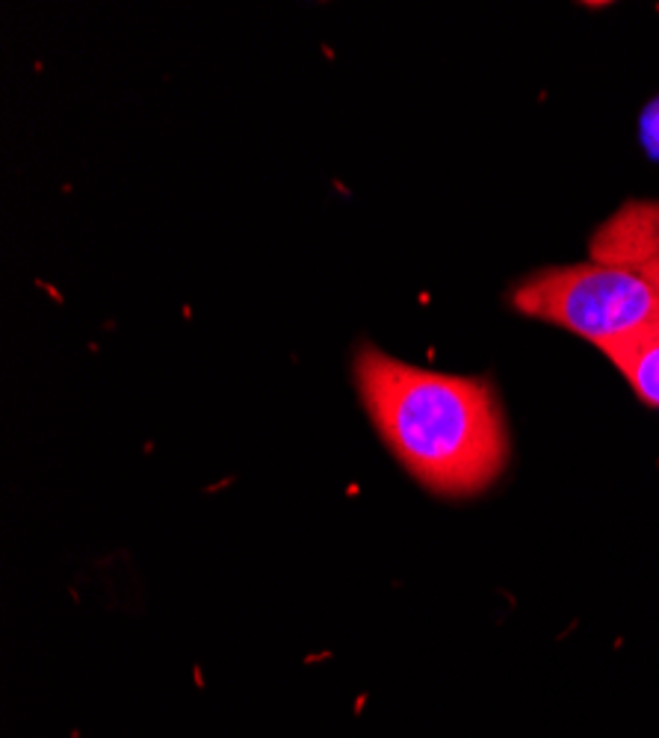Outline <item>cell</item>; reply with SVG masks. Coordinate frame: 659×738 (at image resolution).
<instances>
[{
  "label": "cell",
  "mask_w": 659,
  "mask_h": 738,
  "mask_svg": "<svg viewBox=\"0 0 659 738\" xmlns=\"http://www.w3.org/2000/svg\"><path fill=\"white\" fill-rule=\"evenodd\" d=\"M352 369L376 432L423 488L473 497L500 479L512 443L485 378L423 369L376 346H361Z\"/></svg>",
  "instance_id": "obj_1"
},
{
  "label": "cell",
  "mask_w": 659,
  "mask_h": 738,
  "mask_svg": "<svg viewBox=\"0 0 659 738\" xmlns=\"http://www.w3.org/2000/svg\"><path fill=\"white\" fill-rule=\"evenodd\" d=\"M603 355L627 378L635 399L647 407H659V328L633 337L627 343L609 346Z\"/></svg>",
  "instance_id": "obj_3"
},
{
  "label": "cell",
  "mask_w": 659,
  "mask_h": 738,
  "mask_svg": "<svg viewBox=\"0 0 659 738\" xmlns=\"http://www.w3.org/2000/svg\"><path fill=\"white\" fill-rule=\"evenodd\" d=\"M364 700H367V697H358V703H355V714H361V709H364Z\"/></svg>",
  "instance_id": "obj_5"
},
{
  "label": "cell",
  "mask_w": 659,
  "mask_h": 738,
  "mask_svg": "<svg viewBox=\"0 0 659 738\" xmlns=\"http://www.w3.org/2000/svg\"><path fill=\"white\" fill-rule=\"evenodd\" d=\"M514 311L606 351L659 328V251L532 272L512 290Z\"/></svg>",
  "instance_id": "obj_2"
},
{
  "label": "cell",
  "mask_w": 659,
  "mask_h": 738,
  "mask_svg": "<svg viewBox=\"0 0 659 738\" xmlns=\"http://www.w3.org/2000/svg\"><path fill=\"white\" fill-rule=\"evenodd\" d=\"M642 145L653 160H659V98L651 101V107L642 116Z\"/></svg>",
  "instance_id": "obj_4"
}]
</instances>
